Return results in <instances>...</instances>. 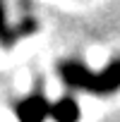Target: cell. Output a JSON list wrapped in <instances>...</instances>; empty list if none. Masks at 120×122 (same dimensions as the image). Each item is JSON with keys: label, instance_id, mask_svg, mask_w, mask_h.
I'll list each match as a JSON object with an SVG mask.
<instances>
[{"label": "cell", "instance_id": "1", "mask_svg": "<svg viewBox=\"0 0 120 122\" xmlns=\"http://www.w3.org/2000/svg\"><path fill=\"white\" fill-rule=\"evenodd\" d=\"M58 74L75 91H84L91 96H110L120 91V57L110 60L101 72H91L84 62L67 60L58 67Z\"/></svg>", "mask_w": 120, "mask_h": 122}, {"label": "cell", "instance_id": "2", "mask_svg": "<svg viewBox=\"0 0 120 122\" xmlns=\"http://www.w3.org/2000/svg\"><path fill=\"white\" fill-rule=\"evenodd\" d=\"M15 112H17L19 122H46L50 117V103L46 101V96L41 91H36L29 98L19 101L15 105Z\"/></svg>", "mask_w": 120, "mask_h": 122}, {"label": "cell", "instance_id": "3", "mask_svg": "<svg viewBox=\"0 0 120 122\" xmlns=\"http://www.w3.org/2000/svg\"><path fill=\"white\" fill-rule=\"evenodd\" d=\"M36 31V22L34 19H24L15 26L7 24V15H5V0H0V43L3 46H15L17 41L31 36Z\"/></svg>", "mask_w": 120, "mask_h": 122}, {"label": "cell", "instance_id": "4", "mask_svg": "<svg viewBox=\"0 0 120 122\" xmlns=\"http://www.w3.org/2000/svg\"><path fill=\"white\" fill-rule=\"evenodd\" d=\"M79 115H82V110L75 98H60V101L50 103V120L53 122H77Z\"/></svg>", "mask_w": 120, "mask_h": 122}]
</instances>
